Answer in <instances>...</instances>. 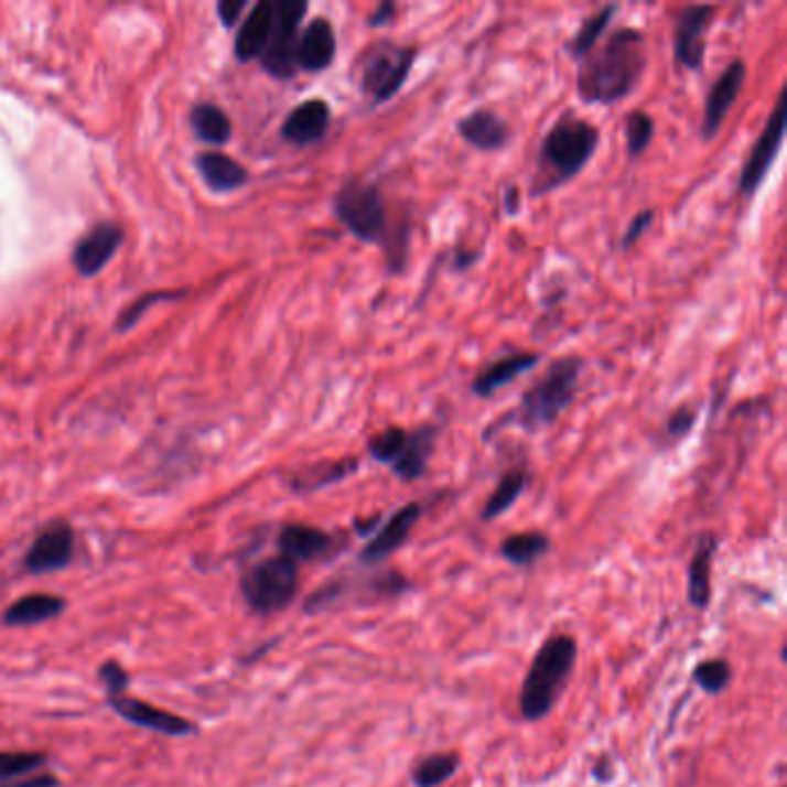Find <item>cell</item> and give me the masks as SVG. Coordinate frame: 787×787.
<instances>
[{
	"label": "cell",
	"mask_w": 787,
	"mask_h": 787,
	"mask_svg": "<svg viewBox=\"0 0 787 787\" xmlns=\"http://www.w3.org/2000/svg\"><path fill=\"white\" fill-rule=\"evenodd\" d=\"M647 72V40L637 29L612 31L603 44L580 61L575 90L589 107H612L643 82Z\"/></svg>",
	"instance_id": "6da1fadb"
},
{
	"label": "cell",
	"mask_w": 787,
	"mask_h": 787,
	"mask_svg": "<svg viewBox=\"0 0 787 787\" xmlns=\"http://www.w3.org/2000/svg\"><path fill=\"white\" fill-rule=\"evenodd\" d=\"M599 145L601 130L594 122L578 116L573 109H565L540 141L529 194L536 200L571 183L594 160Z\"/></svg>",
	"instance_id": "7a4b0ae2"
},
{
	"label": "cell",
	"mask_w": 787,
	"mask_h": 787,
	"mask_svg": "<svg viewBox=\"0 0 787 787\" xmlns=\"http://www.w3.org/2000/svg\"><path fill=\"white\" fill-rule=\"evenodd\" d=\"M582 370H584L582 356L554 358L548 365L546 375L540 377L529 390H525L518 407L485 428L483 439L489 441V436L499 434L506 428H520L525 432L552 428L561 418V413L569 411V407L575 402Z\"/></svg>",
	"instance_id": "3957f363"
},
{
	"label": "cell",
	"mask_w": 787,
	"mask_h": 787,
	"mask_svg": "<svg viewBox=\"0 0 787 787\" xmlns=\"http://www.w3.org/2000/svg\"><path fill=\"white\" fill-rule=\"evenodd\" d=\"M578 662V643L573 635H552L533 654L531 666L520 688V711L529 723L550 716L563 688L569 686Z\"/></svg>",
	"instance_id": "277c9868"
},
{
	"label": "cell",
	"mask_w": 787,
	"mask_h": 787,
	"mask_svg": "<svg viewBox=\"0 0 787 787\" xmlns=\"http://www.w3.org/2000/svg\"><path fill=\"white\" fill-rule=\"evenodd\" d=\"M337 223L365 245H384L388 236V213L381 187L363 179L344 181L333 196Z\"/></svg>",
	"instance_id": "5b68a950"
},
{
	"label": "cell",
	"mask_w": 787,
	"mask_h": 787,
	"mask_svg": "<svg viewBox=\"0 0 787 787\" xmlns=\"http://www.w3.org/2000/svg\"><path fill=\"white\" fill-rule=\"evenodd\" d=\"M240 589L257 614L282 612L299 594V563L282 554L268 557L242 575Z\"/></svg>",
	"instance_id": "8992f818"
},
{
	"label": "cell",
	"mask_w": 787,
	"mask_h": 787,
	"mask_svg": "<svg viewBox=\"0 0 787 787\" xmlns=\"http://www.w3.org/2000/svg\"><path fill=\"white\" fill-rule=\"evenodd\" d=\"M418 58L416 46H402L384 42L375 46L365 58L360 72V90L365 97H370L373 105H386L396 97L413 69Z\"/></svg>",
	"instance_id": "52a82bcc"
},
{
	"label": "cell",
	"mask_w": 787,
	"mask_h": 787,
	"mask_svg": "<svg viewBox=\"0 0 787 787\" xmlns=\"http://www.w3.org/2000/svg\"><path fill=\"white\" fill-rule=\"evenodd\" d=\"M305 0H280L276 3L273 33L261 54V65L270 77L291 79L299 72L301 23L308 14Z\"/></svg>",
	"instance_id": "ba28073f"
},
{
	"label": "cell",
	"mask_w": 787,
	"mask_h": 787,
	"mask_svg": "<svg viewBox=\"0 0 787 787\" xmlns=\"http://www.w3.org/2000/svg\"><path fill=\"white\" fill-rule=\"evenodd\" d=\"M783 139H785V90L778 95V103L767 120L765 130H762V134L753 143V149L742 166L740 192L746 196V200L755 196L759 187L765 185L769 171L774 169L780 155Z\"/></svg>",
	"instance_id": "9c48e42d"
},
{
	"label": "cell",
	"mask_w": 787,
	"mask_h": 787,
	"mask_svg": "<svg viewBox=\"0 0 787 787\" xmlns=\"http://www.w3.org/2000/svg\"><path fill=\"white\" fill-rule=\"evenodd\" d=\"M713 6H686L675 17V61L688 72H702Z\"/></svg>",
	"instance_id": "30bf717a"
},
{
	"label": "cell",
	"mask_w": 787,
	"mask_h": 787,
	"mask_svg": "<svg viewBox=\"0 0 787 787\" xmlns=\"http://www.w3.org/2000/svg\"><path fill=\"white\" fill-rule=\"evenodd\" d=\"M748 77V65L742 58H734L723 72L721 77L713 82V86L707 93L704 100V118H702V139L711 141L713 137L719 134L723 120L727 118L732 105L736 103V97H740L744 84Z\"/></svg>",
	"instance_id": "8fae6325"
},
{
	"label": "cell",
	"mask_w": 787,
	"mask_h": 787,
	"mask_svg": "<svg viewBox=\"0 0 787 787\" xmlns=\"http://www.w3.org/2000/svg\"><path fill=\"white\" fill-rule=\"evenodd\" d=\"M421 515H423V506L418 502H411V504H405L402 508H398L377 529L370 543L363 548V552L358 557L360 563L377 565V563H384L390 554H396L409 540L411 529L416 527L418 520H421Z\"/></svg>",
	"instance_id": "7c38bea8"
},
{
	"label": "cell",
	"mask_w": 787,
	"mask_h": 787,
	"mask_svg": "<svg viewBox=\"0 0 787 787\" xmlns=\"http://www.w3.org/2000/svg\"><path fill=\"white\" fill-rule=\"evenodd\" d=\"M278 548L280 554L291 559L293 563H310L328 559L339 552L342 540L310 525H284L278 536Z\"/></svg>",
	"instance_id": "4fadbf2b"
},
{
	"label": "cell",
	"mask_w": 787,
	"mask_h": 787,
	"mask_svg": "<svg viewBox=\"0 0 787 787\" xmlns=\"http://www.w3.org/2000/svg\"><path fill=\"white\" fill-rule=\"evenodd\" d=\"M331 120H333L331 105L326 100H319V97H312V100L301 103L299 107H293L287 114L280 132L282 139L289 141L291 145L308 149V145H314L326 139L331 130Z\"/></svg>",
	"instance_id": "5bb4252c"
},
{
	"label": "cell",
	"mask_w": 787,
	"mask_h": 787,
	"mask_svg": "<svg viewBox=\"0 0 787 787\" xmlns=\"http://www.w3.org/2000/svg\"><path fill=\"white\" fill-rule=\"evenodd\" d=\"M75 554V533L65 522H54L37 533L26 554V569L44 575L65 569Z\"/></svg>",
	"instance_id": "9a60e30c"
},
{
	"label": "cell",
	"mask_w": 787,
	"mask_h": 787,
	"mask_svg": "<svg viewBox=\"0 0 787 787\" xmlns=\"http://www.w3.org/2000/svg\"><path fill=\"white\" fill-rule=\"evenodd\" d=\"M460 139L481 153H497L510 141L508 120L495 109L478 107L462 116L455 126Z\"/></svg>",
	"instance_id": "2e32d148"
},
{
	"label": "cell",
	"mask_w": 787,
	"mask_h": 787,
	"mask_svg": "<svg viewBox=\"0 0 787 787\" xmlns=\"http://www.w3.org/2000/svg\"><path fill=\"white\" fill-rule=\"evenodd\" d=\"M109 704L120 719H126L128 723L145 727V730H155V732H162L169 736H185V734L194 732V725L190 721L176 716V713L164 711V709L153 707L143 700L130 698L126 693L109 696Z\"/></svg>",
	"instance_id": "e0dca14e"
},
{
	"label": "cell",
	"mask_w": 787,
	"mask_h": 787,
	"mask_svg": "<svg viewBox=\"0 0 787 787\" xmlns=\"http://www.w3.org/2000/svg\"><path fill=\"white\" fill-rule=\"evenodd\" d=\"M540 360H543V356H540L538 352H510V354H504L497 360L487 363L483 370L474 377L472 392L476 398H483V400L497 396V392L504 386L513 384L515 379H520L522 375L533 370L536 365H540Z\"/></svg>",
	"instance_id": "ac0fdd59"
},
{
	"label": "cell",
	"mask_w": 787,
	"mask_h": 787,
	"mask_svg": "<svg viewBox=\"0 0 787 787\" xmlns=\"http://www.w3.org/2000/svg\"><path fill=\"white\" fill-rule=\"evenodd\" d=\"M337 54V35L328 17H314L299 37V69L319 75L333 65Z\"/></svg>",
	"instance_id": "d6986e66"
},
{
	"label": "cell",
	"mask_w": 787,
	"mask_h": 787,
	"mask_svg": "<svg viewBox=\"0 0 787 787\" xmlns=\"http://www.w3.org/2000/svg\"><path fill=\"white\" fill-rule=\"evenodd\" d=\"M436 436H439V425H434V423H423V425L413 428L407 434V444H405L400 457L390 464V472L405 483H413L418 478H423L428 472L430 457L434 455V449H436Z\"/></svg>",
	"instance_id": "ffe728a7"
},
{
	"label": "cell",
	"mask_w": 787,
	"mask_h": 787,
	"mask_svg": "<svg viewBox=\"0 0 787 787\" xmlns=\"http://www.w3.org/2000/svg\"><path fill=\"white\" fill-rule=\"evenodd\" d=\"M122 242V229L118 225L105 223L97 225L90 234H86L75 248V266L82 276H95L111 261Z\"/></svg>",
	"instance_id": "44dd1931"
},
{
	"label": "cell",
	"mask_w": 787,
	"mask_h": 787,
	"mask_svg": "<svg viewBox=\"0 0 787 787\" xmlns=\"http://www.w3.org/2000/svg\"><path fill=\"white\" fill-rule=\"evenodd\" d=\"M273 21H276V3L270 0H261L252 8L248 19L242 21V26L236 37V56L240 61H255L261 58L263 48L273 33Z\"/></svg>",
	"instance_id": "7402d4cb"
},
{
	"label": "cell",
	"mask_w": 787,
	"mask_h": 787,
	"mask_svg": "<svg viewBox=\"0 0 787 787\" xmlns=\"http://www.w3.org/2000/svg\"><path fill=\"white\" fill-rule=\"evenodd\" d=\"M719 550V538L713 533H702L698 538L696 552L688 563V603L704 610L711 601V563Z\"/></svg>",
	"instance_id": "603a6c76"
},
{
	"label": "cell",
	"mask_w": 787,
	"mask_h": 787,
	"mask_svg": "<svg viewBox=\"0 0 787 787\" xmlns=\"http://www.w3.org/2000/svg\"><path fill=\"white\" fill-rule=\"evenodd\" d=\"M358 470H360L358 457L316 462V464H310V466H305V470L293 474L289 485L293 492H301V495H305V492H316V489H324V487L347 481Z\"/></svg>",
	"instance_id": "cb8c5ba5"
},
{
	"label": "cell",
	"mask_w": 787,
	"mask_h": 787,
	"mask_svg": "<svg viewBox=\"0 0 787 787\" xmlns=\"http://www.w3.org/2000/svg\"><path fill=\"white\" fill-rule=\"evenodd\" d=\"M65 610V601L52 594H31L14 601L8 612L3 614V622L8 626H35L58 617Z\"/></svg>",
	"instance_id": "d4e9b609"
},
{
	"label": "cell",
	"mask_w": 787,
	"mask_h": 787,
	"mask_svg": "<svg viewBox=\"0 0 787 787\" xmlns=\"http://www.w3.org/2000/svg\"><path fill=\"white\" fill-rule=\"evenodd\" d=\"M619 12V6L617 3H610V6H603L599 12L594 14H589L582 23H580V29L575 31L573 40L565 44V52H569V56L573 61H584L589 54L594 52V48L601 44L603 35L607 33L610 29V23L614 19V14Z\"/></svg>",
	"instance_id": "484cf974"
},
{
	"label": "cell",
	"mask_w": 787,
	"mask_h": 787,
	"mask_svg": "<svg viewBox=\"0 0 787 787\" xmlns=\"http://www.w3.org/2000/svg\"><path fill=\"white\" fill-rule=\"evenodd\" d=\"M527 483H529V478H527V472L522 470V466H515V470H508L499 478L495 492H492V495L487 497V502H485V506L481 510V520L489 522V520L502 518V515L506 510H510L515 504H518V499L525 495Z\"/></svg>",
	"instance_id": "4316f807"
},
{
	"label": "cell",
	"mask_w": 787,
	"mask_h": 787,
	"mask_svg": "<svg viewBox=\"0 0 787 787\" xmlns=\"http://www.w3.org/2000/svg\"><path fill=\"white\" fill-rule=\"evenodd\" d=\"M196 164H200L204 181L213 190L229 192L248 183V171H245V166H240L225 153H204L196 158Z\"/></svg>",
	"instance_id": "83f0119b"
},
{
	"label": "cell",
	"mask_w": 787,
	"mask_h": 787,
	"mask_svg": "<svg viewBox=\"0 0 787 787\" xmlns=\"http://www.w3.org/2000/svg\"><path fill=\"white\" fill-rule=\"evenodd\" d=\"M548 552H550V538L543 531L513 533V536L504 538L502 546H499V554L508 563L520 565V569L533 565L538 559H543Z\"/></svg>",
	"instance_id": "f1b7e54d"
},
{
	"label": "cell",
	"mask_w": 787,
	"mask_h": 787,
	"mask_svg": "<svg viewBox=\"0 0 787 787\" xmlns=\"http://www.w3.org/2000/svg\"><path fill=\"white\" fill-rule=\"evenodd\" d=\"M460 769L457 753H432L416 762L411 769L413 787H439L451 780Z\"/></svg>",
	"instance_id": "f546056e"
},
{
	"label": "cell",
	"mask_w": 787,
	"mask_h": 787,
	"mask_svg": "<svg viewBox=\"0 0 787 787\" xmlns=\"http://www.w3.org/2000/svg\"><path fill=\"white\" fill-rule=\"evenodd\" d=\"M192 128L196 137L223 145L231 137V120L217 105H200L192 111Z\"/></svg>",
	"instance_id": "4dcf8cb0"
},
{
	"label": "cell",
	"mask_w": 787,
	"mask_h": 787,
	"mask_svg": "<svg viewBox=\"0 0 787 787\" xmlns=\"http://www.w3.org/2000/svg\"><path fill=\"white\" fill-rule=\"evenodd\" d=\"M624 137H626V153L630 160L643 155L649 143L656 137V122L654 118L643 111V109H633L626 114L624 118Z\"/></svg>",
	"instance_id": "1f68e13d"
},
{
	"label": "cell",
	"mask_w": 787,
	"mask_h": 787,
	"mask_svg": "<svg viewBox=\"0 0 787 787\" xmlns=\"http://www.w3.org/2000/svg\"><path fill=\"white\" fill-rule=\"evenodd\" d=\"M384 255H386V270L390 276H402L409 263V248H411V225L402 223L398 227L388 229L384 240Z\"/></svg>",
	"instance_id": "d6a6232c"
},
{
	"label": "cell",
	"mask_w": 787,
	"mask_h": 787,
	"mask_svg": "<svg viewBox=\"0 0 787 787\" xmlns=\"http://www.w3.org/2000/svg\"><path fill=\"white\" fill-rule=\"evenodd\" d=\"M407 434L409 430L400 428V425H388L381 432H377L370 441H367V455H370L375 462L390 466L396 462L407 444Z\"/></svg>",
	"instance_id": "836d02e7"
},
{
	"label": "cell",
	"mask_w": 787,
	"mask_h": 787,
	"mask_svg": "<svg viewBox=\"0 0 787 787\" xmlns=\"http://www.w3.org/2000/svg\"><path fill=\"white\" fill-rule=\"evenodd\" d=\"M693 681L702 688L707 696H719L732 681V668L723 658L702 660L693 670Z\"/></svg>",
	"instance_id": "e575fe53"
},
{
	"label": "cell",
	"mask_w": 787,
	"mask_h": 787,
	"mask_svg": "<svg viewBox=\"0 0 787 787\" xmlns=\"http://www.w3.org/2000/svg\"><path fill=\"white\" fill-rule=\"evenodd\" d=\"M46 762L42 753H0V783L31 774Z\"/></svg>",
	"instance_id": "d590c367"
},
{
	"label": "cell",
	"mask_w": 787,
	"mask_h": 787,
	"mask_svg": "<svg viewBox=\"0 0 787 787\" xmlns=\"http://www.w3.org/2000/svg\"><path fill=\"white\" fill-rule=\"evenodd\" d=\"M654 219H656V208H645V211L635 213L633 219L628 223V227H626V231H624V236H622L619 248L622 250H630L633 245H637L639 240H643L645 234L651 229Z\"/></svg>",
	"instance_id": "8d00e7d4"
},
{
	"label": "cell",
	"mask_w": 787,
	"mask_h": 787,
	"mask_svg": "<svg viewBox=\"0 0 787 787\" xmlns=\"http://www.w3.org/2000/svg\"><path fill=\"white\" fill-rule=\"evenodd\" d=\"M696 421H698V409L693 407H679L675 409L670 416H668V421H666V434L670 441H679L683 439L688 432H691L696 428Z\"/></svg>",
	"instance_id": "74e56055"
},
{
	"label": "cell",
	"mask_w": 787,
	"mask_h": 787,
	"mask_svg": "<svg viewBox=\"0 0 787 787\" xmlns=\"http://www.w3.org/2000/svg\"><path fill=\"white\" fill-rule=\"evenodd\" d=\"M100 679H103V681H105V686H107V696L126 693V691H128V686H130V677H128V672L122 670L116 660L105 662V666L100 668Z\"/></svg>",
	"instance_id": "f35d334b"
},
{
	"label": "cell",
	"mask_w": 787,
	"mask_h": 787,
	"mask_svg": "<svg viewBox=\"0 0 787 787\" xmlns=\"http://www.w3.org/2000/svg\"><path fill=\"white\" fill-rule=\"evenodd\" d=\"M396 14H398V6L392 3V0H384V3H379L377 10L367 17V29H384L396 19Z\"/></svg>",
	"instance_id": "ab89813d"
},
{
	"label": "cell",
	"mask_w": 787,
	"mask_h": 787,
	"mask_svg": "<svg viewBox=\"0 0 787 787\" xmlns=\"http://www.w3.org/2000/svg\"><path fill=\"white\" fill-rule=\"evenodd\" d=\"M245 8H248L245 0H223V3L217 6V12H219V19H223L225 26H234Z\"/></svg>",
	"instance_id": "60d3db41"
},
{
	"label": "cell",
	"mask_w": 787,
	"mask_h": 787,
	"mask_svg": "<svg viewBox=\"0 0 787 787\" xmlns=\"http://www.w3.org/2000/svg\"><path fill=\"white\" fill-rule=\"evenodd\" d=\"M522 211V192L515 183H508L504 190V213L508 217H518Z\"/></svg>",
	"instance_id": "b9f144b4"
},
{
	"label": "cell",
	"mask_w": 787,
	"mask_h": 787,
	"mask_svg": "<svg viewBox=\"0 0 787 787\" xmlns=\"http://www.w3.org/2000/svg\"><path fill=\"white\" fill-rule=\"evenodd\" d=\"M478 257H481V252H476V250L457 248L453 252V268L457 270V273H466V270H470L478 261Z\"/></svg>",
	"instance_id": "7bdbcfd3"
},
{
	"label": "cell",
	"mask_w": 787,
	"mask_h": 787,
	"mask_svg": "<svg viewBox=\"0 0 787 787\" xmlns=\"http://www.w3.org/2000/svg\"><path fill=\"white\" fill-rule=\"evenodd\" d=\"M58 778L52 776V774H40V776H31V778H23V780H17L12 785H6V787H58Z\"/></svg>",
	"instance_id": "ee69618b"
},
{
	"label": "cell",
	"mask_w": 787,
	"mask_h": 787,
	"mask_svg": "<svg viewBox=\"0 0 787 787\" xmlns=\"http://www.w3.org/2000/svg\"><path fill=\"white\" fill-rule=\"evenodd\" d=\"M381 522H384L381 515H375V518H370V520H356L354 527H356V533H360V536H370V533L375 536L377 529L381 527Z\"/></svg>",
	"instance_id": "f6af8a7d"
},
{
	"label": "cell",
	"mask_w": 787,
	"mask_h": 787,
	"mask_svg": "<svg viewBox=\"0 0 787 787\" xmlns=\"http://www.w3.org/2000/svg\"><path fill=\"white\" fill-rule=\"evenodd\" d=\"M612 776H614L612 762H610V757L605 755V757H601V759L596 762V767H594V778H596L599 783H610V780H612Z\"/></svg>",
	"instance_id": "bcb514c9"
}]
</instances>
